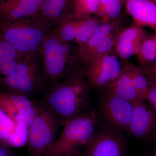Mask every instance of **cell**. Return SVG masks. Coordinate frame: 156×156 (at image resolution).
Segmentation results:
<instances>
[{
	"instance_id": "cell-1",
	"label": "cell",
	"mask_w": 156,
	"mask_h": 156,
	"mask_svg": "<svg viewBox=\"0 0 156 156\" xmlns=\"http://www.w3.org/2000/svg\"><path fill=\"white\" fill-rule=\"evenodd\" d=\"M90 89L83 67L79 65L63 80L50 86L41 102L64 125L83 114L90 99Z\"/></svg>"
},
{
	"instance_id": "cell-2",
	"label": "cell",
	"mask_w": 156,
	"mask_h": 156,
	"mask_svg": "<svg viewBox=\"0 0 156 156\" xmlns=\"http://www.w3.org/2000/svg\"><path fill=\"white\" fill-rule=\"evenodd\" d=\"M51 26L38 14L9 21H0V35L21 56L40 53Z\"/></svg>"
},
{
	"instance_id": "cell-3",
	"label": "cell",
	"mask_w": 156,
	"mask_h": 156,
	"mask_svg": "<svg viewBox=\"0 0 156 156\" xmlns=\"http://www.w3.org/2000/svg\"><path fill=\"white\" fill-rule=\"evenodd\" d=\"M46 84L61 81L79 64L78 47L64 41L55 30L50 31L40 50Z\"/></svg>"
},
{
	"instance_id": "cell-4",
	"label": "cell",
	"mask_w": 156,
	"mask_h": 156,
	"mask_svg": "<svg viewBox=\"0 0 156 156\" xmlns=\"http://www.w3.org/2000/svg\"><path fill=\"white\" fill-rule=\"evenodd\" d=\"M95 113L89 112L73 118L64 125L50 156H62L80 153L92 138L97 125Z\"/></svg>"
},
{
	"instance_id": "cell-5",
	"label": "cell",
	"mask_w": 156,
	"mask_h": 156,
	"mask_svg": "<svg viewBox=\"0 0 156 156\" xmlns=\"http://www.w3.org/2000/svg\"><path fill=\"white\" fill-rule=\"evenodd\" d=\"M3 84L15 92L28 97L43 90L46 83L40 53L21 56Z\"/></svg>"
},
{
	"instance_id": "cell-6",
	"label": "cell",
	"mask_w": 156,
	"mask_h": 156,
	"mask_svg": "<svg viewBox=\"0 0 156 156\" xmlns=\"http://www.w3.org/2000/svg\"><path fill=\"white\" fill-rule=\"evenodd\" d=\"M37 106L36 116L29 128L28 153L30 156H50L61 123L41 101Z\"/></svg>"
},
{
	"instance_id": "cell-7",
	"label": "cell",
	"mask_w": 156,
	"mask_h": 156,
	"mask_svg": "<svg viewBox=\"0 0 156 156\" xmlns=\"http://www.w3.org/2000/svg\"><path fill=\"white\" fill-rule=\"evenodd\" d=\"M82 66L87 83L92 89L107 87L117 80L122 70V64L114 51Z\"/></svg>"
},
{
	"instance_id": "cell-8",
	"label": "cell",
	"mask_w": 156,
	"mask_h": 156,
	"mask_svg": "<svg viewBox=\"0 0 156 156\" xmlns=\"http://www.w3.org/2000/svg\"><path fill=\"white\" fill-rule=\"evenodd\" d=\"M101 23L95 16L77 17L72 13L62 19L54 30L64 41L73 43L79 48L89 40Z\"/></svg>"
},
{
	"instance_id": "cell-9",
	"label": "cell",
	"mask_w": 156,
	"mask_h": 156,
	"mask_svg": "<svg viewBox=\"0 0 156 156\" xmlns=\"http://www.w3.org/2000/svg\"><path fill=\"white\" fill-rule=\"evenodd\" d=\"M121 133L111 126L95 131L82 156H125V141Z\"/></svg>"
},
{
	"instance_id": "cell-10",
	"label": "cell",
	"mask_w": 156,
	"mask_h": 156,
	"mask_svg": "<svg viewBox=\"0 0 156 156\" xmlns=\"http://www.w3.org/2000/svg\"><path fill=\"white\" fill-rule=\"evenodd\" d=\"M103 91L100 106L104 118L111 127L121 132L128 133L133 113V103Z\"/></svg>"
},
{
	"instance_id": "cell-11",
	"label": "cell",
	"mask_w": 156,
	"mask_h": 156,
	"mask_svg": "<svg viewBox=\"0 0 156 156\" xmlns=\"http://www.w3.org/2000/svg\"><path fill=\"white\" fill-rule=\"evenodd\" d=\"M0 105L16 124L29 128L37 112V104L15 92L0 93Z\"/></svg>"
},
{
	"instance_id": "cell-12",
	"label": "cell",
	"mask_w": 156,
	"mask_h": 156,
	"mask_svg": "<svg viewBox=\"0 0 156 156\" xmlns=\"http://www.w3.org/2000/svg\"><path fill=\"white\" fill-rule=\"evenodd\" d=\"M132 103L133 113L128 133L138 139L146 138L156 130V111L143 99Z\"/></svg>"
},
{
	"instance_id": "cell-13",
	"label": "cell",
	"mask_w": 156,
	"mask_h": 156,
	"mask_svg": "<svg viewBox=\"0 0 156 156\" xmlns=\"http://www.w3.org/2000/svg\"><path fill=\"white\" fill-rule=\"evenodd\" d=\"M147 36L145 30L134 25L119 32L115 41L114 50L119 58L126 61L137 56L141 43Z\"/></svg>"
},
{
	"instance_id": "cell-14",
	"label": "cell",
	"mask_w": 156,
	"mask_h": 156,
	"mask_svg": "<svg viewBox=\"0 0 156 156\" xmlns=\"http://www.w3.org/2000/svg\"><path fill=\"white\" fill-rule=\"evenodd\" d=\"M44 0H0V21H9L40 14Z\"/></svg>"
},
{
	"instance_id": "cell-15",
	"label": "cell",
	"mask_w": 156,
	"mask_h": 156,
	"mask_svg": "<svg viewBox=\"0 0 156 156\" xmlns=\"http://www.w3.org/2000/svg\"><path fill=\"white\" fill-rule=\"evenodd\" d=\"M127 13L135 26L150 27L156 31V5L150 0H126Z\"/></svg>"
},
{
	"instance_id": "cell-16",
	"label": "cell",
	"mask_w": 156,
	"mask_h": 156,
	"mask_svg": "<svg viewBox=\"0 0 156 156\" xmlns=\"http://www.w3.org/2000/svg\"><path fill=\"white\" fill-rule=\"evenodd\" d=\"M101 90L131 102L142 99L133 85L128 62H125L122 65V72L117 80Z\"/></svg>"
},
{
	"instance_id": "cell-17",
	"label": "cell",
	"mask_w": 156,
	"mask_h": 156,
	"mask_svg": "<svg viewBox=\"0 0 156 156\" xmlns=\"http://www.w3.org/2000/svg\"><path fill=\"white\" fill-rule=\"evenodd\" d=\"M119 19L106 22H101L91 37L84 44L78 48L79 64L86 56L105 39L119 30Z\"/></svg>"
},
{
	"instance_id": "cell-18",
	"label": "cell",
	"mask_w": 156,
	"mask_h": 156,
	"mask_svg": "<svg viewBox=\"0 0 156 156\" xmlns=\"http://www.w3.org/2000/svg\"><path fill=\"white\" fill-rule=\"evenodd\" d=\"M21 56L0 35V83H3L6 78L14 70Z\"/></svg>"
},
{
	"instance_id": "cell-19",
	"label": "cell",
	"mask_w": 156,
	"mask_h": 156,
	"mask_svg": "<svg viewBox=\"0 0 156 156\" xmlns=\"http://www.w3.org/2000/svg\"><path fill=\"white\" fill-rule=\"evenodd\" d=\"M70 2V0H44L40 14L51 26L58 25L70 14L68 9Z\"/></svg>"
},
{
	"instance_id": "cell-20",
	"label": "cell",
	"mask_w": 156,
	"mask_h": 156,
	"mask_svg": "<svg viewBox=\"0 0 156 156\" xmlns=\"http://www.w3.org/2000/svg\"><path fill=\"white\" fill-rule=\"evenodd\" d=\"M126 0H99L95 17L101 22L119 19Z\"/></svg>"
},
{
	"instance_id": "cell-21",
	"label": "cell",
	"mask_w": 156,
	"mask_h": 156,
	"mask_svg": "<svg viewBox=\"0 0 156 156\" xmlns=\"http://www.w3.org/2000/svg\"><path fill=\"white\" fill-rule=\"evenodd\" d=\"M133 85L140 97L144 100L150 86V82L140 66L128 62Z\"/></svg>"
},
{
	"instance_id": "cell-22",
	"label": "cell",
	"mask_w": 156,
	"mask_h": 156,
	"mask_svg": "<svg viewBox=\"0 0 156 156\" xmlns=\"http://www.w3.org/2000/svg\"><path fill=\"white\" fill-rule=\"evenodd\" d=\"M120 31L118 30L105 39L86 56L80 65L83 66L92 60L113 52L115 41Z\"/></svg>"
},
{
	"instance_id": "cell-23",
	"label": "cell",
	"mask_w": 156,
	"mask_h": 156,
	"mask_svg": "<svg viewBox=\"0 0 156 156\" xmlns=\"http://www.w3.org/2000/svg\"><path fill=\"white\" fill-rule=\"evenodd\" d=\"M137 58L140 66L156 61V44L151 35L147 36L143 41Z\"/></svg>"
},
{
	"instance_id": "cell-24",
	"label": "cell",
	"mask_w": 156,
	"mask_h": 156,
	"mask_svg": "<svg viewBox=\"0 0 156 156\" xmlns=\"http://www.w3.org/2000/svg\"><path fill=\"white\" fill-rule=\"evenodd\" d=\"M99 0H73L72 13L77 17L95 16Z\"/></svg>"
},
{
	"instance_id": "cell-25",
	"label": "cell",
	"mask_w": 156,
	"mask_h": 156,
	"mask_svg": "<svg viewBox=\"0 0 156 156\" xmlns=\"http://www.w3.org/2000/svg\"><path fill=\"white\" fill-rule=\"evenodd\" d=\"M16 125L0 105V142L8 145L9 137L14 131Z\"/></svg>"
},
{
	"instance_id": "cell-26",
	"label": "cell",
	"mask_w": 156,
	"mask_h": 156,
	"mask_svg": "<svg viewBox=\"0 0 156 156\" xmlns=\"http://www.w3.org/2000/svg\"><path fill=\"white\" fill-rule=\"evenodd\" d=\"M29 128L16 124L12 134L9 137L8 145L13 147H21L28 142Z\"/></svg>"
},
{
	"instance_id": "cell-27",
	"label": "cell",
	"mask_w": 156,
	"mask_h": 156,
	"mask_svg": "<svg viewBox=\"0 0 156 156\" xmlns=\"http://www.w3.org/2000/svg\"><path fill=\"white\" fill-rule=\"evenodd\" d=\"M144 100L156 111V84L150 82V86Z\"/></svg>"
},
{
	"instance_id": "cell-28",
	"label": "cell",
	"mask_w": 156,
	"mask_h": 156,
	"mask_svg": "<svg viewBox=\"0 0 156 156\" xmlns=\"http://www.w3.org/2000/svg\"><path fill=\"white\" fill-rule=\"evenodd\" d=\"M140 67L149 81L156 84V61Z\"/></svg>"
},
{
	"instance_id": "cell-29",
	"label": "cell",
	"mask_w": 156,
	"mask_h": 156,
	"mask_svg": "<svg viewBox=\"0 0 156 156\" xmlns=\"http://www.w3.org/2000/svg\"><path fill=\"white\" fill-rule=\"evenodd\" d=\"M0 156H12L10 152L5 147L0 146Z\"/></svg>"
},
{
	"instance_id": "cell-30",
	"label": "cell",
	"mask_w": 156,
	"mask_h": 156,
	"mask_svg": "<svg viewBox=\"0 0 156 156\" xmlns=\"http://www.w3.org/2000/svg\"><path fill=\"white\" fill-rule=\"evenodd\" d=\"M62 156H82L81 154L80 153H73L69 154L66 155Z\"/></svg>"
},
{
	"instance_id": "cell-31",
	"label": "cell",
	"mask_w": 156,
	"mask_h": 156,
	"mask_svg": "<svg viewBox=\"0 0 156 156\" xmlns=\"http://www.w3.org/2000/svg\"><path fill=\"white\" fill-rule=\"evenodd\" d=\"M151 36L154 39V41L156 44V31H155L154 33L153 34L151 35Z\"/></svg>"
},
{
	"instance_id": "cell-32",
	"label": "cell",
	"mask_w": 156,
	"mask_h": 156,
	"mask_svg": "<svg viewBox=\"0 0 156 156\" xmlns=\"http://www.w3.org/2000/svg\"><path fill=\"white\" fill-rule=\"evenodd\" d=\"M151 2H153L156 5V0H150Z\"/></svg>"
},
{
	"instance_id": "cell-33",
	"label": "cell",
	"mask_w": 156,
	"mask_h": 156,
	"mask_svg": "<svg viewBox=\"0 0 156 156\" xmlns=\"http://www.w3.org/2000/svg\"><path fill=\"white\" fill-rule=\"evenodd\" d=\"M155 140H156V136ZM155 156H156V152H155Z\"/></svg>"
}]
</instances>
